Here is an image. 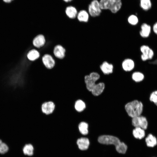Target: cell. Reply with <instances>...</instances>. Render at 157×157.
<instances>
[{"mask_svg": "<svg viewBox=\"0 0 157 157\" xmlns=\"http://www.w3.org/2000/svg\"><path fill=\"white\" fill-rule=\"evenodd\" d=\"M126 112L132 118L141 115L143 110L142 102L137 100L127 103L125 106Z\"/></svg>", "mask_w": 157, "mask_h": 157, "instance_id": "6da1fadb", "label": "cell"}, {"mask_svg": "<svg viewBox=\"0 0 157 157\" xmlns=\"http://www.w3.org/2000/svg\"><path fill=\"white\" fill-rule=\"evenodd\" d=\"M99 3L102 10H108L114 14L120 10L122 5L121 0H100Z\"/></svg>", "mask_w": 157, "mask_h": 157, "instance_id": "7a4b0ae2", "label": "cell"}, {"mask_svg": "<svg viewBox=\"0 0 157 157\" xmlns=\"http://www.w3.org/2000/svg\"><path fill=\"white\" fill-rule=\"evenodd\" d=\"M100 75L97 72H92L84 77V80L87 90L91 92L96 84V82L99 78Z\"/></svg>", "mask_w": 157, "mask_h": 157, "instance_id": "3957f363", "label": "cell"}, {"mask_svg": "<svg viewBox=\"0 0 157 157\" xmlns=\"http://www.w3.org/2000/svg\"><path fill=\"white\" fill-rule=\"evenodd\" d=\"M102 10L100 8L99 1L92 0L89 4L88 12L89 15L93 17H96L101 14Z\"/></svg>", "mask_w": 157, "mask_h": 157, "instance_id": "277c9868", "label": "cell"}, {"mask_svg": "<svg viewBox=\"0 0 157 157\" xmlns=\"http://www.w3.org/2000/svg\"><path fill=\"white\" fill-rule=\"evenodd\" d=\"M98 142L100 143L105 144H114L115 147L121 142L117 138L110 135H103L98 138Z\"/></svg>", "mask_w": 157, "mask_h": 157, "instance_id": "5b68a950", "label": "cell"}, {"mask_svg": "<svg viewBox=\"0 0 157 157\" xmlns=\"http://www.w3.org/2000/svg\"><path fill=\"white\" fill-rule=\"evenodd\" d=\"M140 51L141 53L140 58L143 61L151 60L154 56L153 50L147 45H143L140 48Z\"/></svg>", "mask_w": 157, "mask_h": 157, "instance_id": "8992f818", "label": "cell"}, {"mask_svg": "<svg viewBox=\"0 0 157 157\" xmlns=\"http://www.w3.org/2000/svg\"><path fill=\"white\" fill-rule=\"evenodd\" d=\"M132 123L135 127H140L144 130L147 129L148 124L147 118L142 115L133 118Z\"/></svg>", "mask_w": 157, "mask_h": 157, "instance_id": "52a82bcc", "label": "cell"}, {"mask_svg": "<svg viewBox=\"0 0 157 157\" xmlns=\"http://www.w3.org/2000/svg\"><path fill=\"white\" fill-rule=\"evenodd\" d=\"M42 61L46 68L48 69L53 68L55 65L54 59L50 55L44 54L42 57Z\"/></svg>", "mask_w": 157, "mask_h": 157, "instance_id": "ba28073f", "label": "cell"}, {"mask_svg": "<svg viewBox=\"0 0 157 157\" xmlns=\"http://www.w3.org/2000/svg\"><path fill=\"white\" fill-rule=\"evenodd\" d=\"M135 61L132 59L127 58L125 59L122 63V66L123 69L126 72L131 71L135 67Z\"/></svg>", "mask_w": 157, "mask_h": 157, "instance_id": "9c48e42d", "label": "cell"}, {"mask_svg": "<svg viewBox=\"0 0 157 157\" xmlns=\"http://www.w3.org/2000/svg\"><path fill=\"white\" fill-rule=\"evenodd\" d=\"M140 28L139 32L140 36L144 38L148 37L152 30L151 26L146 23H143L140 25Z\"/></svg>", "mask_w": 157, "mask_h": 157, "instance_id": "30bf717a", "label": "cell"}, {"mask_svg": "<svg viewBox=\"0 0 157 157\" xmlns=\"http://www.w3.org/2000/svg\"><path fill=\"white\" fill-rule=\"evenodd\" d=\"M55 108V105L52 101H49L43 103L41 106L42 112L46 115L51 114Z\"/></svg>", "mask_w": 157, "mask_h": 157, "instance_id": "8fae6325", "label": "cell"}, {"mask_svg": "<svg viewBox=\"0 0 157 157\" xmlns=\"http://www.w3.org/2000/svg\"><path fill=\"white\" fill-rule=\"evenodd\" d=\"M100 68L104 74H109L113 73L114 67L112 64L105 61L100 65Z\"/></svg>", "mask_w": 157, "mask_h": 157, "instance_id": "7c38bea8", "label": "cell"}, {"mask_svg": "<svg viewBox=\"0 0 157 157\" xmlns=\"http://www.w3.org/2000/svg\"><path fill=\"white\" fill-rule=\"evenodd\" d=\"M66 50L62 45L58 44L54 47L53 53L55 56L59 59H63L65 57Z\"/></svg>", "mask_w": 157, "mask_h": 157, "instance_id": "4fadbf2b", "label": "cell"}, {"mask_svg": "<svg viewBox=\"0 0 157 157\" xmlns=\"http://www.w3.org/2000/svg\"><path fill=\"white\" fill-rule=\"evenodd\" d=\"M45 42L46 40L44 35L42 34H39L34 38L33 44L35 47L39 48L44 46Z\"/></svg>", "mask_w": 157, "mask_h": 157, "instance_id": "5bb4252c", "label": "cell"}, {"mask_svg": "<svg viewBox=\"0 0 157 157\" xmlns=\"http://www.w3.org/2000/svg\"><path fill=\"white\" fill-rule=\"evenodd\" d=\"M77 144L80 150H84L88 148L90 142L88 138H81L77 140Z\"/></svg>", "mask_w": 157, "mask_h": 157, "instance_id": "9a60e30c", "label": "cell"}, {"mask_svg": "<svg viewBox=\"0 0 157 157\" xmlns=\"http://www.w3.org/2000/svg\"><path fill=\"white\" fill-rule=\"evenodd\" d=\"M89 15L88 12L86 10H82L78 12L76 17L79 21L87 22L89 20Z\"/></svg>", "mask_w": 157, "mask_h": 157, "instance_id": "2e32d148", "label": "cell"}, {"mask_svg": "<svg viewBox=\"0 0 157 157\" xmlns=\"http://www.w3.org/2000/svg\"><path fill=\"white\" fill-rule=\"evenodd\" d=\"M65 13L67 16L71 19H73L76 17L78 13L76 8L72 6H68L66 8Z\"/></svg>", "mask_w": 157, "mask_h": 157, "instance_id": "e0dca14e", "label": "cell"}, {"mask_svg": "<svg viewBox=\"0 0 157 157\" xmlns=\"http://www.w3.org/2000/svg\"><path fill=\"white\" fill-rule=\"evenodd\" d=\"M105 85L103 83H99L96 84L92 88L91 92L93 95L97 96L103 92Z\"/></svg>", "mask_w": 157, "mask_h": 157, "instance_id": "ac0fdd59", "label": "cell"}, {"mask_svg": "<svg viewBox=\"0 0 157 157\" xmlns=\"http://www.w3.org/2000/svg\"><path fill=\"white\" fill-rule=\"evenodd\" d=\"M40 56V53L37 50L33 49L30 50L27 54V57L30 61H34L38 59Z\"/></svg>", "mask_w": 157, "mask_h": 157, "instance_id": "d6986e66", "label": "cell"}, {"mask_svg": "<svg viewBox=\"0 0 157 157\" xmlns=\"http://www.w3.org/2000/svg\"><path fill=\"white\" fill-rule=\"evenodd\" d=\"M139 5L143 10L147 11L151 9L152 4L151 0H140Z\"/></svg>", "mask_w": 157, "mask_h": 157, "instance_id": "ffe728a7", "label": "cell"}, {"mask_svg": "<svg viewBox=\"0 0 157 157\" xmlns=\"http://www.w3.org/2000/svg\"><path fill=\"white\" fill-rule=\"evenodd\" d=\"M133 134L135 138L140 139L143 138L145 135L144 129L140 127H135L133 130Z\"/></svg>", "mask_w": 157, "mask_h": 157, "instance_id": "44dd1931", "label": "cell"}, {"mask_svg": "<svg viewBox=\"0 0 157 157\" xmlns=\"http://www.w3.org/2000/svg\"><path fill=\"white\" fill-rule=\"evenodd\" d=\"M145 142L147 146L150 147H153L157 144L156 138L151 134L148 135L145 139Z\"/></svg>", "mask_w": 157, "mask_h": 157, "instance_id": "7402d4cb", "label": "cell"}, {"mask_svg": "<svg viewBox=\"0 0 157 157\" xmlns=\"http://www.w3.org/2000/svg\"><path fill=\"white\" fill-rule=\"evenodd\" d=\"M88 125L85 122H81L78 124V128L80 132L83 135L87 134L88 132Z\"/></svg>", "mask_w": 157, "mask_h": 157, "instance_id": "603a6c76", "label": "cell"}, {"mask_svg": "<svg viewBox=\"0 0 157 157\" xmlns=\"http://www.w3.org/2000/svg\"><path fill=\"white\" fill-rule=\"evenodd\" d=\"M144 76L143 73L139 71L133 72L132 75L133 80L136 82L142 81L144 79Z\"/></svg>", "mask_w": 157, "mask_h": 157, "instance_id": "cb8c5ba5", "label": "cell"}, {"mask_svg": "<svg viewBox=\"0 0 157 157\" xmlns=\"http://www.w3.org/2000/svg\"><path fill=\"white\" fill-rule=\"evenodd\" d=\"M86 107L85 103L82 100L78 99L75 102L74 108L76 111L81 112L83 111Z\"/></svg>", "mask_w": 157, "mask_h": 157, "instance_id": "d4e9b609", "label": "cell"}, {"mask_svg": "<svg viewBox=\"0 0 157 157\" xmlns=\"http://www.w3.org/2000/svg\"><path fill=\"white\" fill-rule=\"evenodd\" d=\"M127 20L129 24L133 26H135L137 25L139 22V19L137 16L133 14L129 15Z\"/></svg>", "mask_w": 157, "mask_h": 157, "instance_id": "484cf974", "label": "cell"}, {"mask_svg": "<svg viewBox=\"0 0 157 157\" xmlns=\"http://www.w3.org/2000/svg\"><path fill=\"white\" fill-rule=\"evenodd\" d=\"M23 151L25 155L29 156L33 155V147L31 144H26L23 148Z\"/></svg>", "mask_w": 157, "mask_h": 157, "instance_id": "4316f807", "label": "cell"}, {"mask_svg": "<svg viewBox=\"0 0 157 157\" xmlns=\"http://www.w3.org/2000/svg\"><path fill=\"white\" fill-rule=\"evenodd\" d=\"M117 151L120 153L124 154L127 149L126 145L123 142H121L117 146L115 147Z\"/></svg>", "mask_w": 157, "mask_h": 157, "instance_id": "83f0119b", "label": "cell"}, {"mask_svg": "<svg viewBox=\"0 0 157 157\" xmlns=\"http://www.w3.org/2000/svg\"><path fill=\"white\" fill-rule=\"evenodd\" d=\"M149 100L157 106V90L152 92L150 95Z\"/></svg>", "mask_w": 157, "mask_h": 157, "instance_id": "f1b7e54d", "label": "cell"}, {"mask_svg": "<svg viewBox=\"0 0 157 157\" xmlns=\"http://www.w3.org/2000/svg\"><path fill=\"white\" fill-rule=\"evenodd\" d=\"M8 147L7 145L0 140V153L4 154L8 151Z\"/></svg>", "mask_w": 157, "mask_h": 157, "instance_id": "f546056e", "label": "cell"}, {"mask_svg": "<svg viewBox=\"0 0 157 157\" xmlns=\"http://www.w3.org/2000/svg\"><path fill=\"white\" fill-rule=\"evenodd\" d=\"M152 30L154 33L157 35V22L153 25L152 28Z\"/></svg>", "mask_w": 157, "mask_h": 157, "instance_id": "4dcf8cb0", "label": "cell"}, {"mask_svg": "<svg viewBox=\"0 0 157 157\" xmlns=\"http://www.w3.org/2000/svg\"><path fill=\"white\" fill-rule=\"evenodd\" d=\"M3 1L6 3H9L12 2L13 0H3Z\"/></svg>", "mask_w": 157, "mask_h": 157, "instance_id": "1f68e13d", "label": "cell"}, {"mask_svg": "<svg viewBox=\"0 0 157 157\" xmlns=\"http://www.w3.org/2000/svg\"><path fill=\"white\" fill-rule=\"evenodd\" d=\"M64 1L66 2H68L72 1V0H63Z\"/></svg>", "mask_w": 157, "mask_h": 157, "instance_id": "d6a6232c", "label": "cell"}]
</instances>
